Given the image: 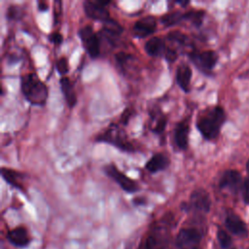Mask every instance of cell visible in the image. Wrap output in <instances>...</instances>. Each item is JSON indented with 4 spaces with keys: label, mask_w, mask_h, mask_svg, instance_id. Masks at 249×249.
Returning <instances> with one entry per match:
<instances>
[{
    "label": "cell",
    "mask_w": 249,
    "mask_h": 249,
    "mask_svg": "<svg viewBox=\"0 0 249 249\" xmlns=\"http://www.w3.org/2000/svg\"><path fill=\"white\" fill-rule=\"evenodd\" d=\"M95 142H102L113 145L123 152L134 153L136 148L125 131L118 124H110L105 129L95 136Z\"/></svg>",
    "instance_id": "cell-3"
},
{
    "label": "cell",
    "mask_w": 249,
    "mask_h": 249,
    "mask_svg": "<svg viewBox=\"0 0 249 249\" xmlns=\"http://www.w3.org/2000/svg\"><path fill=\"white\" fill-rule=\"evenodd\" d=\"M115 58H116V62L119 65V67L122 69H124L126 67V65L128 64V62L133 59V56L130 53L120 52V53H116Z\"/></svg>",
    "instance_id": "cell-27"
},
{
    "label": "cell",
    "mask_w": 249,
    "mask_h": 249,
    "mask_svg": "<svg viewBox=\"0 0 249 249\" xmlns=\"http://www.w3.org/2000/svg\"><path fill=\"white\" fill-rule=\"evenodd\" d=\"M192 69L189 64L182 63L177 67L175 78L179 88L186 93L191 90V80H192Z\"/></svg>",
    "instance_id": "cell-16"
},
{
    "label": "cell",
    "mask_w": 249,
    "mask_h": 249,
    "mask_svg": "<svg viewBox=\"0 0 249 249\" xmlns=\"http://www.w3.org/2000/svg\"><path fill=\"white\" fill-rule=\"evenodd\" d=\"M211 199L208 193L201 188L196 189L190 196L189 202L182 203L181 207L186 211L195 210L201 213H207L210 210Z\"/></svg>",
    "instance_id": "cell-7"
},
{
    "label": "cell",
    "mask_w": 249,
    "mask_h": 249,
    "mask_svg": "<svg viewBox=\"0 0 249 249\" xmlns=\"http://www.w3.org/2000/svg\"><path fill=\"white\" fill-rule=\"evenodd\" d=\"M168 235L162 227L155 228L146 239L145 249H165L167 246Z\"/></svg>",
    "instance_id": "cell-13"
},
{
    "label": "cell",
    "mask_w": 249,
    "mask_h": 249,
    "mask_svg": "<svg viewBox=\"0 0 249 249\" xmlns=\"http://www.w3.org/2000/svg\"><path fill=\"white\" fill-rule=\"evenodd\" d=\"M157 26V18L154 16H147L135 21L132 32L137 38H146L156 31Z\"/></svg>",
    "instance_id": "cell-10"
},
{
    "label": "cell",
    "mask_w": 249,
    "mask_h": 249,
    "mask_svg": "<svg viewBox=\"0 0 249 249\" xmlns=\"http://www.w3.org/2000/svg\"><path fill=\"white\" fill-rule=\"evenodd\" d=\"M225 225L229 231L238 236H246L247 228L242 219L233 212H229L225 219Z\"/></svg>",
    "instance_id": "cell-15"
},
{
    "label": "cell",
    "mask_w": 249,
    "mask_h": 249,
    "mask_svg": "<svg viewBox=\"0 0 249 249\" xmlns=\"http://www.w3.org/2000/svg\"><path fill=\"white\" fill-rule=\"evenodd\" d=\"M103 171L108 177L112 178L124 192L128 194H133L139 191L138 184L132 178L122 172L115 164H106L103 167Z\"/></svg>",
    "instance_id": "cell-6"
},
{
    "label": "cell",
    "mask_w": 249,
    "mask_h": 249,
    "mask_svg": "<svg viewBox=\"0 0 249 249\" xmlns=\"http://www.w3.org/2000/svg\"><path fill=\"white\" fill-rule=\"evenodd\" d=\"M7 239L16 247H25L30 243V237L25 228L17 227L7 232Z\"/></svg>",
    "instance_id": "cell-18"
},
{
    "label": "cell",
    "mask_w": 249,
    "mask_h": 249,
    "mask_svg": "<svg viewBox=\"0 0 249 249\" xmlns=\"http://www.w3.org/2000/svg\"><path fill=\"white\" fill-rule=\"evenodd\" d=\"M59 87L67 106L73 108L77 103V94L72 81L68 77L63 76L59 79Z\"/></svg>",
    "instance_id": "cell-19"
},
{
    "label": "cell",
    "mask_w": 249,
    "mask_h": 249,
    "mask_svg": "<svg viewBox=\"0 0 249 249\" xmlns=\"http://www.w3.org/2000/svg\"><path fill=\"white\" fill-rule=\"evenodd\" d=\"M48 39H49V41L51 43H53L54 45H60L62 43V41H63L62 35L59 32H57V31H53V32L50 33L49 36H48Z\"/></svg>",
    "instance_id": "cell-31"
},
{
    "label": "cell",
    "mask_w": 249,
    "mask_h": 249,
    "mask_svg": "<svg viewBox=\"0 0 249 249\" xmlns=\"http://www.w3.org/2000/svg\"><path fill=\"white\" fill-rule=\"evenodd\" d=\"M201 233L194 228L181 229L176 236V246L179 249H198Z\"/></svg>",
    "instance_id": "cell-9"
},
{
    "label": "cell",
    "mask_w": 249,
    "mask_h": 249,
    "mask_svg": "<svg viewBox=\"0 0 249 249\" xmlns=\"http://www.w3.org/2000/svg\"><path fill=\"white\" fill-rule=\"evenodd\" d=\"M100 31H101L100 34L102 33V35L107 40H110L112 42L113 40H116V38H118L123 33L124 28L119 22H117L113 18H110L108 21L103 23V27Z\"/></svg>",
    "instance_id": "cell-21"
},
{
    "label": "cell",
    "mask_w": 249,
    "mask_h": 249,
    "mask_svg": "<svg viewBox=\"0 0 249 249\" xmlns=\"http://www.w3.org/2000/svg\"><path fill=\"white\" fill-rule=\"evenodd\" d=\"M178 4H180L182 7H186L187 5L190 4V1H177Z\"/></svg>",
    "instance_id": "cell-37"
},
{
    "label": "cell",
    "mask_w": 249,
    "mask_h": 249,
    "mask_svg": "<svg viewBox=\"0 0 249 249\" xmlns=\"http://www.w3.org/2000/svg\"><path fill=\"white\" fill-rule=\"evenodd\" d=\"M226 121V114L221 106L207 108L197 115L196 126L206 140H214Z\"/></svg>",
    "instance_id": "cell-1"
},
{
    "label": "cell",
    "mask_w": 249,
    "mask_h": 249,
    "mask_svg": "<svg viewBox=\"0 0 249 249\" xmlns=\"http://www.w3.org/2000/svg\"><path fill=\"white\" fill-rule=\"evenodd\" d=\"M156 116L151 115V119L153 120V126L151 127V130L159 135H161L164 133L165 127H166V124H167V117L162 114L160 111L159 112H155Z\"/></svg>",
    "instance_id": "cell-22"
},
{
    "label": "cell",
    "mask_w": 249,
    "mask_h": 249,
    "mask_svg": "<svg viewBox=\"0 0 249 249\" xmlns=\"http://www.w3.org/2000/svg\"><path fill=\"white\" fill-rule=\"evenodd\" d=\"M183 20V13L180 11H174L170 12L168 14H165L160 17V21L165 26H172L175 24H178L180 21Z\"/></svg>",
    "instance_id": "cell-24"
},
{
    "label": "cell",
    "mask_w": 249,
    "mask_h": 249,
    "mask_svg": "<svg viewBox=\"0 0 249 249\" xmlns=\"http://www.w3.org/2000/svg\"><path fill=\"white\" fill-rule=\"evenodd\" d=\"M242 184V177L239 171L234 169L226 170L220 180H219V187L222 190H228L231 193H236L241 189Z\"/></svg>",
    "instance_id": "cell-11"
},
{
    "label": "cell",
    "mask_w": 249,
    "mask_h": 249,
    "mask_svg": "<svg viewBox=\"0 0 249 249\" xmlns=\"http://www.w3.org/2000/svg\"><path fill=\"white\" fill-rule=\"evenodd\" d=\"M144 49H145V52L150 56L157 57V56L164 55L166 47L163 39H161L160 37H152L145 43Z\"/></svg>",
    "instance_id": "cell-20"
},
{
    "label": "cell",
    "mask_w": 249,
    "mask_h": 249,
    "mask_svg": "<svg viewBox=\"0 0 249 249\" xmlns=\"http://www.w3.org/2000/svg\"><path fill=\"white\" fill-rule=\"evenodd\" d=\"M170 160L168 157L162 153L154 154L145 163V168L152 174L164 170L168 167Z\"/></svg>",
    "instance_id": "cell-17"
},
{
    "label": "cell",
    "mask_w": 249,
    "mask_h": 249,
    "mask_svg": "<svg viewBox=\"0 0 249 249\" xmlns=\"http://www.w3.org/2000/svg\"><path fill=\"white\" fill-rule=\"evenodd\" d=\"M217 239L219 241L220 246L224 249L230 248L231 245V242H232L231 237L229 235V233L221 229L218 230V231H217Z\"/></svg>",
    "instance_id": "cell-25"
},
{
    "label": "cell",
    "mask_w": 249,
    "mask_h": 249,
    "mask_svg": "<svg viewBox=\"0 0 249 249\" xmlns=\"http://www.w3.org/2000/svg\"><path fill=\"white\" fill-rule=\"evenodd\" d=\"M189 58L198 70L204 74H208L215 67L218 61V54L212 50L201 52L193 50L189 53Z\"/></svg>",
    "instance_id": "cell-5"
},
{
    "label": "cell",
    "mask_w": 249,
    "mask_h": 249,
    "mask_svg": "<svg viewBox=\"0 0 249 249\" xmlns=\"http://www.w3.org/2000/svg\"><path fill=\"white\" fill-rule=\"evenodd\" d=\"M231 249H234V248H231Z\"/></svg>",
    "instance_id": "cell-39"
},
{
    "label": "cell",
    "mask_w": 249,
    "mask_h": 249,
    "mask_svg": "<svg viewBox=\"0 0 249 249\" xmlns=\"http://www.w3.org/2000/svg\"><path fill=\"white\" fill-rule=\"evenodd\" d=\"M1 176L2 178L12 187L24 192V180H25V174L23 172H20L18 170H15L12 168L2 167L1 168Z\"/></svg>",
    "instance_id": "cell-14"
},
{
    "label": "cell",
    "mask_w": 249,
    "mask_h": 249,
    "mask_svg": "<svg viewBox=\"0 0 249 249\" xmlns=\"http://www.w3.org/2000/svg\"><path fill=\"white\" fill-rule=\"evenodd\" d=\"M205 12L203 10H189L183 13V20L190 21L196 27H199L202 24Z\"/></svg>",
    "instance_id": "cell-23"
},
{
    "label": "cell",
    "mask_w": 249,
    "mask_h": 249,
    "mask_svg": "<svg viewBox=\"0 0 249 249\" xmlns=\"http://www.w3.org/2000/svg\"><path fill=\"white\" fill-rule=\"evenodd\" d=\"M6 17L9 20H18L22 17V9L18 5H10Z\"/></svg>",
    "instance_id": "cell-26"
},
{
    "label": "cell",
    "mask_w": 249,
    "mask_h": 249,
    "mask_svg": "<svg viewBox=\"0 0 249 249\" xmlns=\"http://www.w3.org/2000/svg\"><path fill=\"white\" fill-rule=\"evenodd\" d=\"M164 57L168 62H173L177 59L178 57V53L175 49L173 48H166L165 53H164Z\"/></svg>",
    "instance_id": "cell-30"
},
{
    "label": "cell",
    "mask_w": 249,
    "mask_h": 249,
    "mask_svg": "<svg viewBox=\"0 0 249 249\" xmlns=\"http://www.w3.org/2000/svg\"><path fill=\"white\" fill-rule=\"evenodd\" d=\"M55 69L57 71V73L59 75H61L62 77L68 73L69 71V64H68V60L66 57L61 56L59 57L56 62H55Z\"/></svg>",
    "instance_id": "cell-28"
},
{
    "label": "cell",
    "mask_w": 249,
    "mask_h": 249,
    "mask_svg": "<svg viewBox=\"0 0 249 249\" xmlns=\"http://www.w3.org/2000/svg\"><path fill=\"white\" fill-rule=\"evenodd\" d=\"M61 8H62V2L59 0H56L53 2V19L54 23L57 22L58 17L61 15Z\"/></svg>",
    "instance_id": "cell-33"
},
{
    "label": "cell",
    "mask_w": 249,
    "mask_h": 249,
    "mask_svg": "<svg viewBox=\"0 0 249 249\" xmlns=\"http://www.w3.org/2000/svg\"><path fill=\"white\" fill-rule=\"evenodd\" d=\"M246 169H247V171H248V173H249V160H248V161H247V163H246Z\"/></svg>",
    "instance_id": "cell-38"
},
{
    "label": "cell",
    "mask_w": 249,
    "mask_h": 249,
    "mask_svg": "<svg viewBox=\"0 0 249 249\" xmlns=\"http://www.w3.org/2000/svg\"><path fill=\"white\" fill-rule=\"evenodd\" d=\"M48 3L45 1H39L38 2V11L40 12H46L48 11Z\"/></svg>",
    "instance_id": "cell-35"
},
{
    "label": "cell",
    "mask_w": 249,
    "mask_h": 249,
    "mask_svg": "<svg viewBox=\"0 0 249 249\" xmlns=\"http://www.w3.org/2000/svg\"><path fill=\"white\" fill-rule=\"evenodd\" d=\"M242 196L245 203L249 204V178L246 179L242 184Z\"/></svg>",
    "instance_id": "cell-34"
},
{
    "label": "cell",
    "mask_w": 249,
    "mask_h": 249,
    "mask_svg": "<svg viewBox=\"0 0 249 249\" xmlns=\"http://www.w3.org/2000/svg\"><path fill=\"white\" fill-rule=\"evenodd\" d=\"M20 89L24 98L32 105L43 106L48 100V88L36 73L30 72L20 78Z\"/></svg>",
    "instance_id": "cell-2"
},
{
    "label": "cell",
    "mask_w": 249,
    "mask_h": 249,
    "mask_svg": "<svg viewBox=\"0 0 249 249\" xmlns=\"http://www.w3.org/2000/svg\"><path fill=\"white\" fill-rule=\"evenodd\" d=\"M84 49L90 58H97L100 55V38L94 32L91 25H85L78 31Z\"/></svg>",
    "instance_id": "cell-4"
},
{
    "label": "cell",
    "mask_w": 249,
    "mask_h": 249,
    "mask_svg": "<svg viewBox=\"0 0 249 249\" xmlns=\"http://www.w3.org/2000/svg\"><path fill=\"white\" fill-rule=\"evenodd\" d=\"M133 202L137 205H140V204H144L145 200H142V198H140V197H136L133 199Z\"/></svg>",
    "instance_id": "cell-36"
},
{
    "label": "cell",
    "mask_w": 249,
    "mask_h": 249,
    "mask_svg": "<svg viewBox=\"0 0 249 249\" xmlns=\"http://www.w3.org/2000/svg\"><path fill=\"white\" fill-rule=\"evenodd\" d=\"M110 4V1H101V0H86L83 3L84 12L86 16L91 19L99 20L106 22L110 18V13L107 9V5Z\"/></svg>",
    "instance_id": "cell-8"
},
{
    "label": "cell",
    "mask_w": 249,
    "mask_h": 249,
    "mask_svg": "<svg viewBox=\"0 0 249 249\" xmlns=\"http://www.w3.org/2000/svg\"><path fill=\"white\" fill-rule=\"evenodd\" d=\"M190 135V122L189 119H184L178 122L174 127L173 139L176 147L181 150H187L189 146Z\"/></svg>",
    "instance_id": "cell-12"
},
{
    "label": "cell",
    "mask_w": 249,
    "mask_h": 249,
    "mask_svg": "<svg viewBox=\"0 0 249 249\" xmlns=\"http://www.w3.org/2000/svg\"><path fill=\"white\" fill-rule=\"evenodd\" d=\"M132 113H133V110L130 109V108H125V109L124 110V112L122 113L121 118H120V121H121V123H122L124 125H126V124L128 123L129 119H130L131 116H132Z\"/></svg>",
    "instance_id": "cell-32"
},
{
    "label": "cell",
    "mask_w": 249,
    "mask_h": 249,
    "mask_svg": "<svg viewBox=\"0 0 249 249\" xmlns=\"http://www.w3.org/2000/svg\"><path fill=\"white\" fill-rule=\"evenodd\" d=\"M167 37H168L169 41L176 42V43H178L180 45H185L188 42V37L185 34L179 32L178 30H174V31L168 33Z\"/></svg>",
    "instance_id": "cell-29"
}]
</instances>
